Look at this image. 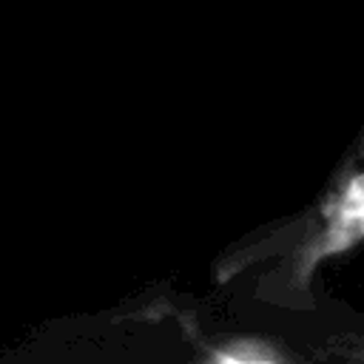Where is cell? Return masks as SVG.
<instances>
[{"instance_id": "obj_1", "label": "cell", "mask_w": 364, "mask_h": 364, "mask_svg": "<svg viewBox=\"0 0 364 364\" xmlns=\"http://www.w3.org/2000/svg\"><path fill=\"white\" fill-rule=\"evenodd\" d=\"M364 245V128L321 196L293 222L284 242V290L307 296L313 273Z\"/></svg>"}, {"instance_id": "obj_2", "label": "cell", "mask_w": 364, "mask_h": 364, "mask_svg": "<svg viewBox=\"0 0 364 364\" xmlns=\"http://www.w3.org/2000/svg\"><path fill=\"white\" fill-rule=\"evenodd\" d=\"M290 355L264 338H236L213 353V361H230V364H270V361H287Z\"/></svg>"}, {"instance_id": "obj_3", "label": "cell", "mask_w": 364, "mask_h": 364, "mask_svg": "<svg viewBox=\"0 0 364 364\" xmlns=\"http://www.w3.org/2000/svg\"><path fill=\"white\" fill-rule=\"evenodd\" d=\"M336 353H338L341 358H355V361H364V336L338 338V341H336Z\"/></svg>"}]
</instances>
